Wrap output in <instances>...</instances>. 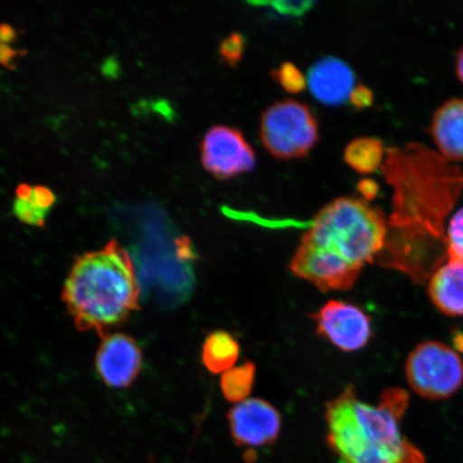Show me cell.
Returning <instances> with one entry per match:
<instances>
[{
    "mask_svg": "<svg viewBox=\"0 0 463 463\" xmlns=\"http://www.w3.org/2000/svg\"><path fill=\"white\" fill-rule=\"evenodd\" d=\"M387 232L379 208L361 199L335 200L318 212L289 268L323 292L345 291L355 285L364 266L378 259Z\"/></svg>",
    "mask_w": 463,
    "mask_h": 463,
    "instance_id": "cell-1",
    "label": "cell"
},
{
    "mask_svg": "<svg viewBox=\"0 0 463 463\" xmlns=\"http://www.w3.org/2000/svg\"><path fill=\"white\" fill-rule=\"evenodd\" d=\"M408 405V392L402 389L387 390L373 405L347 386L326 403L329 449L339 463H427L402 430Z\"/></svg>",
    "mask_w": 463,
    "mask_h": 463,
    "instance_id": "cell-2",
    "label": "cell"
},
{
    "mask_svg": "<svg viewBox=\"0 0 463 463\" xmlns=\"http://www.w3.org/2000/svg\"><path fill=\"white\" fill-rule=\"evenodd\" d=\"M140 283L128 251L111 240L74 260L61 299L80 332L100 335L123 326L140 309Z\"/></svg>",
    "mask_w": 463,
    "mask_h": 463,
    "instance_id": "cell-3",
    "label": "cell"
},
{
    "mask_svg": "<svg viewBox=\"0 0 463 463\" xmlns=\"http://www.w3.org/2000/svg\"><path fill=\"white\" fill-rule=\"evenodd\" d=\"M260 137L264 146L277 158L303 157L318 140L317 118L302 102L292 99L277 102L262 116Z\"/></svg>",
    "mask_w": 463,
    "mask_h": 463,
    "instance_id": "cell-4",
    "label": "cell"
},
{
    "mask_svg": "<svg viewBox=\"0 0 463 463\" xmlns=\"http://www.w3.org/2000/svg\"><path fill=\"white\" fill-rule=\"evenodd\" d=\"M405 375L418 395L431 401L453 396L463 384V361L458 352L438 341H427L411 352Z\"/></svg>",
    "mask_w": 463,
    "mask_h": 463,
    "instance_id": "cell-5",
    "label": "cell"
},
{
    "mask_svg": "<svg viewBox=\"0 0 463 463\" xmlns=\"http://www.w3.org/2000/svg\"><path fill=\"white\" fill-rule=\"evenodd\" d=\"M311 317L316 322L317 334L341 351H360L372 338V320L354 304L329 300Z\"/></svg>",
    "mask_w": 463,
    "mask_h": 463,
    "instance_id": "cell-6",
    "label": "cell"
},
{
    "mask_svg": "<svg viewBox=\"0 0 463 463\" xmlns=\"http://www.w3.org/2000/svg\"><path fill=\"white\" fill-rule=\"evenodd\" d=\"M202 165L220 179L251 171L256 165L253 150L239 130L227 126L213 127L201 147Z\"/></svg>",
    "mask_w": 463,
    "mask_h": 463,
    "instance_id": "cell-7",
    "label": "cell"
},
{
    "mask_svg": "<svg viewBox=\"0 0 463 463\" xmlns=\"http://www.w3.org/2000/svg\"><path fill=\"white\" fill-rule=\"evenodd\" d=\"M232 439L241 448L263 449L279 437L282 419L273 404L263 399H248L235 404L228 414Z\"/></svg>",
    "mask_w": 463,
    "mask_h": 463,
    "instance_id": "cell-8",
    "label": "cell"
},
{
    "mask_svg": "<svg viewBox=\"0 0 463 463\" xmlns=\"http://www.w3.org/2000/svg\"><path fill=\"white\" fill-rule=\"evenodd\" d=\"M142 364L141 347L130 335L123 333L102 335L95 366L104 384L112 389H127L140 374Z\"/></svg>",
    "mask_w": 463,
    "mask_h": 463,
    "instance_id": "cell-9",
    "label": "cell"
},
{
    "mask_svg": "<svg viewBox=\"0 0 463 463\" xmlns=\"http://www.w3.org/2000/svg\"><path fill=\"white\" fill-rule=\"evenodd\" d=\"M308 84L317 100L335 106L349 99L355 89V74L339 58L324 57L309 69Z\"/></svg>",
    "mask_w": 463,
    "mask_h": 463,
    "instance_id": "cell-10",
    "label": "cell"
},
{
    "mask_svg": "<svg viewBox=\"0 0 463 463\" xmlns=\"http://www.w3.org/2000/svg\"><path fill=\"white\" fill-rule=\"evenodd\" d=\"M428 293L442 314L463 317V260H445L428 279Z\"/></svg>",
    "mask_w": 463,
    "mask_h": 463,
    "instance_id": "cell-11",
    "label": "cell"
},
{
    "mask_svg": "<svg viewBox=\"0 0 463 463\" xmlns=\"http://www.w3.org/2000/svg\"><path fill=\"white\" fill-rule=\"evenodd\" d=\"M431 136L445 157L463 161V98L439 107L432 118Z\"/></svg>",
    "mask_w": 463,
    "mask_h": 463,
    "instance_id": "cell-12",
    "label": "cell"
},
{
    "mask_svg": "<svg viewBox=\"0 0 463 463\" xmlns=\"http://www.w3.org/2000/svg\"><path fill=\"white\" fill-rule=\"evenodd\" d=\"M241 346L234 335L225 331L213 332L202 346V362L208 372L224 373L235 367Z\"/></svg>",
    "mask_w": 463,
    "mask_h": 463,
    "instance_id": "cell-13",
    "label": "cell"
},
{
    "mask_svg": "<svg viewBox=\"0 0 463 463\" xmlns=\"http://www.w3.org/2000/svg\"><path fill=\"white\" fill-rule=\"evenodd\" d=\"M384 147L379 138L358 137L345 149V160L353 170L369 174L378 170L383 158Z\"/></svg>",
    "mask_w": 463,
    "mask_h": 463,
    "instance_id": "cell-14",
    "label": "cell"
},
{
    "mask_svg": "<svg viewBox=\"0 0 463 463\" xmlns=\"http://www.w3.org/2000/svg\"><path fill=\"white\" fill-rule=\"evenodd\" d=\"M257 368L251 362L235 366L224 373L220 380V389L225 401L239 404L248 401L256 380Z\"/></svg>",
    "mask_w": 463,
    "mask_h": 463,
    "instance_id": "cell-15",
    "label": "cell"
},
{
    "mask_svg": "<svg viewBox=\"0 0 463 463\" xmlns=\"http://www.w3.org/2000/svg\"><path fill=\"white\" fill-rule=\"evenodd\" d=\"M49 211L43 210L31 199L16 198L14 203V213L21 222L32 227L43 228Z\"/></svg>",
    "mask_w": 463,
    "mask_h": 463,
    "instance_id": "cell-16",
    "label": "cell"
},
{
    "mask_svg": "<svg viewBox=\"0 0 463 463\" xmlns=\"http://www.w3.org/2000/svg\"><path fill=\"white\" fill-rule=\"evenodd\" d=\"M273 78L280 84L283 90L292 94H298L306 87V80L302 71L292 62L282 63L280 67L275 69Z\"/></svg>",
    "mask_w": 463,
    "mask_h": 463,
    "instance_id": "cell-17",
    "label": "cell"
},
{
    "mask_svg": "<svg viewBox=\"0 0 463 463\" xmlns=\"http://www.w3.org/2000/svg\"><path fill=\"white\" fill-rule=\"evenodd\" d=\"M445 246L448 258L463 260V207L449 220Z\"/></svg>",
    "mask_w": 463,
    "mask_h": 463,
    "instance_id": "cell-18",
    "label": "cell"
},
{
    "mask_svg": "<svg viewBox=\"0 0 463 463\" xmlns=\"http://www.w3.org/2000/svg\"><path fill=\"white\" fill-rule=\"evenodd\" d=\"M245 38L241 33H232L220 44L219 53L230 66H235L241 60L245 51Z\"/></svg>",
    "mask_w": 463,
    "mask_h": 463,
    "instance_id": "cell-19",
    "label": "cell"
},
{
    "mask_svg": "<svg viewBox=\"0 0 463 463\" xmlns=\"http://www.w3.org/2000/svg\"><path fill=\"white\" fill-rule=\"evenodd\" d=\"M254 5H270L278 14L286 16H303L314 7V2L308 0H281V2L254 3Z\"/></svg>",
    "mask_w": 463,
    "mask_h": 463,
    "instance_id": "cell-20",
    "label": "cell"
},
{
    "mask_svg": "<svg viewBox=\"0 0 463 463\" xmlns=\"http://www.w3.org/2000/svg\"><path fill=\"white\" fill-rule=\"evenodd\" d=\"M31 199L34 204L45 211H51L52 207L55 204L56 195L48 187L44 186H34L33 187V193Z\"/></svg>",
    "mask_w": 463,
    "mask_h": 463,
    "instance_id": "cell-21",
    "label": "cell"
},
{
    "mask_svg": "<svg viewBox=\"0 0 463 463\" xmlns=\"http://www.w3.org/2000/svg\"><path fill=\"white\" fill-rule=\"evenodd\" d=\"M350 101L356 109L368 108L373 103V92L367 86H355L350 96Z\"/></svg>",
    "mask_w": 463,
    "mask_h": 463,
    "instance_id": "cell-22",
    "label": "cell"
},
{
    "mask_svg": "<svg viewBox=\"0 0 463 463\" xmlns=\"http://www.w3.org/2000/svg\"><path fill=\"white\" fill-rule=\"evenodd\" d=\"M23 52L17 51L14 49L10 44L0 43V65L5 68L10 69V71H14L15 68V60L17 56H20Z\"/></svg>",
    "mask_w": 463,
    "mask_h": 463,
    "instance_id": "cell-23",
    "label": "cell"
},
{
    "mask_svg": "<svg viewBox=\"0 0 463 463\" xmlns=\"http://www.w3.org/2000/svg\"><path fill=\"white\" fill-rule=\"evenodd\" d=\"M358 190L364 199L373 200L378 195L379 186L373 179H363L358 183Z\"/></svg>",
    "mask_w": 463,
    "mask_h": 463,
    "instance_id": "cell-24",
    "label": "cell"
},
{
    "mask_svg": "<svg viewBox=\"0 0 463 463\" xmlns=\"http://www.w3.org/2000/svg\"><path fill=\"white\" fill-rule=\"evenodd\" d=\"M17 39L15 28L8 24H0V43L10 44Z\"/></svg>",
    "mask_w": 463,
    "mask_h": 463,
    "instance_id": "cell-25",
    "label": "cell"
},
{
    "mask_svg": "<svg viewBox=\"0 0 463 463\" xmlns=\"http://www.w3.org/2000/svg\"><path fill=\"white\" fill-rule=\"evenodd\" d=\"M456 74L457 77L461 80L463 84V46L459 50L458 54H457L456 58Z\"/></svg>",
    "mask_w": 463,
    "mask_h": 463,
    "instance_id": "cell-26",
    "label": "cell"
}]
</instances>
